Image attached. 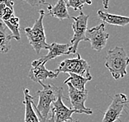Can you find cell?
Masks as SVG:
<instances>
[{"label": "cell", "instance_id": "obj_1", "mask_svg": "<svg viewBox=\"0 0 129 122\" xmlns=\"http://www.w3.org/2000/svg\"><path fill=\"white\" fill-rule=\"evenodd\" d=\"M128 65L129 57L122 47L116 46L108 50L105 57V67L115 80L123 78L127 74V68Z\"/></svg>", "mask_w": 129, "mask_h": 122}, {"label": "cell", "instance_id": "obj_2", "mask_svg": "<svg viewBox=\"0 0 129 122\" xmlns=\"http://www.w3.org/2000/svg\"><path fill=\"white\" fill-rule=\"evenodd\" d=\"M45 11L43 9L39 11V17L34 22L31 27H25L24 32L31 45L32 49L36 51L37 54H40L41 50H48L49 44L46 42L45 29L43 25V19L45 17Z\"/></svg>", "mask_w": 129, "mask_h": 122}, {"label": "cell", "instance_id": "obj_3", "mask_svg": "<svg viewBox=\"0 0 129 122\" xmlns=\"http://www.w3.org/2000/svg\"><path fill=\"white\" fill-rule=\"evenodd\" d=\"M42 87V90L37 92V96H38V104L35 105L34 101L32 102L34 110L37 114H39L42 117H47L51 113V105L54 101L57 99L60 92L63 91V88H57L52 84L41 83Z\"/></svg>", "mask_w": 129, "mask_h": 122}, {"label": "cell", "instance_id": "obj_4", "mask_svg": "<svg viewBox=\"0 0 129 122\" xmlns=\"http://www.w3.org/2000/svg\"><path fill=\"white\" fill-rule=\"evenodd\" d=\"M76 54H77L76 58L66 59H64L62 62H60L55 72L58 75L60 73H67V74L73 73V74L81 75V76L88 78L89 79L92 80V76L89 73V65L85 59H82L80 54L77 53Z\"/></svg>", "mask_w": 129, "mask_h": 122}, {"label": "cell", "instance_id": "obj_5", "mask_svg": "<svg viewBox=\"0 0 129 122\" xmlns=\"http://www.w3.org/2000/svg\"><path fill=\"white\" fill-rule=\"evenodd\" d=\"M89 15L84 14L80 11V15L77 17H73L72 29L74 31L73 37L70 40V54H75L80 41H85V33L88 27V20Z\"/></svg>", "mask_w": 129, "mask_h": 122}, {"label": "cell", "instance_id": "obj_6", "mask_svg": "<svg viewBox=\"0 0 129 122\" xmlns=\"http://www.w3.org/2000/svg\"><path fill=\"white\" fill-rule=\"evenodd\" d=\"M109 38V34L105 31V24L101 23L86 31L85 41H89L91 48L96 51H101Z\"/></svg>", "mask_w": 129, "mask_h": 122}, {"label": "cell", "instance_id": "obj_7", "mask_svg": "<svg viewBox=\"0 0 129 122\" xmlns=\"http://www.w3.org/2000/svg\"><path fill=\"white\" fill-rule=\"evenodd\" d=\"M129 102L127 96L123 93H118L114 96L112 102L104 113L102 122H114L122 116V112L126 105Z\"/></svg>", "mask_w": 129, "mask_h": 122}, {"label": "cell", "instance_id": "obj_8", "mask_svg": "<svg viewBox=\"0 0 129 122\" xmlns=\"http://www.w3.org/2000/svg\"><path fill=\"white\" fill-rule=\"evenodd\" d=\"M68 85L69 99L72 107L76 111L81 112V114L92 115L93 111L85 106L84 103L88 98V91H80L72 86L70 83H66Z\"/></svg>", "mask_w": 129, "mask_h": 122}, {"label": "cell", "instance_id": "obj_9", "mask_svg": "<svg viewBox=\"0 0 129 122\" xmlns=\"http://www.w3.org/2000/svg\"><path fill=\"white\" fill-rule=\"evenodd\" d=\"M63 91L60 92L57 99L52 103L51 111L53 113L55 122H68L74 120L72 119V115L74 113L81 114L80 111L75 109H70L63 103Z\"/></svg>", "mask_w": 129, "mask_h": 122}, {"label": "cell", "instance_id": "obj_10", "mask_svg": "<svg viewBox=\"0 0 129 122\" xmlns=\"http://www.w3.org/2000/svg\"><path fill=\"white\" fill-rule=\"evenodd\" d=\"M28 77L31 80L37 83H42L47 78H56L58 74L55 71L48 70L46 68V64L42 63L38 59H35L31 62V68L28 73Z\"/></svg>", "mask_w": 129, "mask_h": 122}, {"label": "cell", "instance_id": "obj_11", "mask_svg": "<svg viewBox=\"0 0 129 122\" xmlns=\"http://www.w3.org/2000/svg\"><path fill=\"white\" fill-rule=\"evenodd\" d=\"M49 52L45 56L38 59V61L42 63H46L48 61L55 59L61 55H69L70 54V45L69 44H59L57 42H53L49 45Z\"/></svg>", "mask_w": 129, "mask_h": 122}, {"label": "cell", "instance_id": "obj_12", "mask_svg": "<svg viewBox=\"0 0 129 122\" xmlns=\"http://www.w3.org/2000/svg\"><path fill=\"white\" fill-rule=\"evenodd\" d=\"M23 93H24L23 104L25 106V122H40L38 115L32 106L34 97L30 95V92L27 88L23 89Z\"/></svg>", "mask_w": 129, "mask_h": 122}, {"label": "cell", "instance_id": "obj_13", "mask_svg": "<svg viewBox=\"0 0 129 122\" xmlns=\"http://www.w3.org/2000/svg\"><path fill=\"white\" fill-rule=\"evenodd\" d=\"M97 13H98L99 18L104 22V23L118 26V27H124V26L129 24V17L105 13L101 10H99Z\"/></svg>", "mask_w": 129, "mask_h": 122}, {"label": "cell", "instance_id": "obj_14", "mask_svg": "<svg viewBox=\"0 0 129 122\" xmlns=\"http://www.w3.org/2000/svg\"><path fill=\"white\" fill-rule=\"evenodd\" d=\"M47 10L48 15L55 17V18L59 19L60 21L70 18L68 9H67L66 0H58L56 4L54 6L48 4Z\"/></svg>", "mask_w": 129, "mask_h": 122}, {"label": "cell", "instance_id": "obj_15", "mask_svg": "<svg viewBox=\"0 0 129 122\" xmlns=\"http://www.w3.org/2000/svg\"><path fill=\"white\" fill-rule=\"evenodd\" d=\"M13 35L2 21H0V53H8L11 50Z\"/></svg>", "mask_w": 129, "mask_h": 122}, {"label": "cell", "instance_id": "obj_16", "mask_svg": "<svg viewBox=\"0 0 129 122\" xmlns=\"http://www.w3.org/2000/svg\"><path fill=\"white\" fill-rule=\"evenodd\" d=\"M89 81H90V79L88 78L73 74V73H69V78L64 81V83L66 84L67 83H70L76 89L80 90V91H85V84Z\"/></svg>", "mask_w": 129, "mask_h": 122}, {"label": "cell", "instance_id": "obj_17", "mask_svg": "<svg viewBox=\"0 0 129 122\" xmlns=\"http://www.w3.org/2000/svg\"><path fill=\"white\" fill-rule=\"evenodd\" d=\"M3 22L8 28V30L11 31L12 35H13V38L17 40V41H20V40H21V35H20V23H19L18 17L14 16L9 20H8V21Z\"/></svg>", "mask_w": 129, "mask_h": 122}, {"label": "cell", "instance_id": "obj_18", "mask_svg": "<svg viewBox=\"0 0 129 122\" xmlns=\"http://www.w3.org/2000/svg\"><path fill=\"white\" fill-rule=\"evenodd\" d=\"M67 8H71L75 11H81L85 4L91 5V0H66Z\"/></svg>", "mask_w": 129, "mask_h": 122}, {"label": "cell", "instance_id": "obj_19", "mask_svg": "<svg viewBox=\"0 0 129 122\" xmlns=\"http://www.w3.org/2000/svg\"><path fill=\"white\" fill-rule=\"evenodd\" d=\"M14 11L13 8H11L8 6H6L4 12H3V14L1 17H0V20L2 22H5V21H8L9 20L10 18H12L13 17H14Z\"/></svg>", "mask_w": 129, "mask_h": 122}, {"label": "cell", "instance_id": "obj_20", "mask_svg": "<svg viewBox=\"0 0 129 122\" xmlns=\"http://www.w3.org/2000/svg\"><path fill=\"white\" fill-rule=\"evenodd\" d=\"M25 1L26 3L31 6V7H39L41 5H43V4H46V0H23Z\"/></svg>", "mask_w": 129, "mask_h": 122}, {"label": "cell", "instance_id": "obj_21", "mask_svg": "<svg viewBox=\"0 0 129 122\" xmlns=\"http://www.w3.org/2000/svg\"><path fill=\"white\" fill-rule=\"evenodd\" d=\"M37 115H38V118H39L40 122H55V118H54V115H53V113L51 112V111L47 117H42V116H41L39 114H37Z\"/></svg>", "mask_w": 129, "mask_h": 122}, {"label": "cell", "instance_id": "obj_22", "mask_svg": "<svg viewBox=\"0 0 129 122\" xmlns=\"http://www.w3.org/2000/svg\"><path fill=\"white\" fill-rule=\"evenodd\" d=\"M0 4H5L6 6L13 9L14 2L13 0H0Z\"/></svg>", "mask_w": 129, "mask_h": 122}, {"label": "cell", "instance_id": "obj_23", "mask_svg": "<svg viewBox=\"0 0 129 122\" xmlns=\"http://www.w3.org/2000/svg\"><path fill=\"white\" fill-rule=\"evenodd\" d=\"M108 3H109V0H103V5H104V8L105 9L108 8Z\"/></svg>", "mask_w": 129, "mask_h": 122}, {"label": "cell", "instance_id": "obj_24", "mask_svg": "<svg viewBox=\"0 0 129 122\" xmlns=\"http://www.w3.org/2000/svg\"><path fill=\"white\" fill-rule=\"evenodd\" d=\"M5 7H6L5 4H0V17H1V16H2L3 12H4Z\"/></svg>", "mask_w": 129, "mask_h": 122}, {"label": "cell", "instance_id": "obj_25", "mask_svg": "<svg viewBox=\"0 0 129 122\" xmlns=\"http://www.w3.org/2000/svg\"><path fill=\"white\" fill-rule=\"evenodd\" d=\"M70 122H79V121L78 120H75H75H72V121H70Z\"/></svg>", "mask_w": 129, "mask_h": 122}]
</instances>
